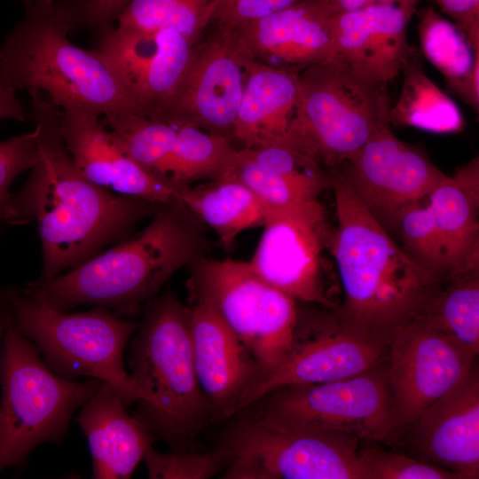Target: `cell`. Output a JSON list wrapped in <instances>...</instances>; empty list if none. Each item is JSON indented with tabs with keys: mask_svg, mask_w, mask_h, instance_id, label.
Masks as SVG:
<instances>
[{
	"mask_svg": "<svg viewBox=\"0 0 479 479\" xmlns=\"http://www.w3.org/2000/svg\"><path fill=\"white\" fill-rule=\"evenodd\" d=\"M39 161L12 194L7 222H35L42 247L41 282L71 270L123 240L161 204L108 192L75 165L59 130L60 109L30 92Z\"/></svg>",
	"mask_w": 479,
	"mask_h": 479,
	"instance_id": "obj_1",
	"label": "cell"
},
{
	"mask_svg": "<svg viewBox=\"0 0 479 479\" xmlns=\"http://www.w3.org/2000/svg\"><path fill=\"white\" fill-rule=\"evenodd\" d=\"M207 240L204 225L176 200L161 204L141 231L66 273L27 287L57 310L92 305L136 317L174 273L205 255Z\"/></svg>",
	"mask_w": 479,
	"mask_h": 479,
	"instance_id": "obj_2",
	"label": "cell"
},
{
	"mask_svg": "<svg viewBox=\"0 0 479 479\" xmlns=\"http://www.w3.org/2000/svg\"><path fill=\"white\" fill-rule=\"evenodd\" d=\"M330 176L337 222L330 252L343 293L335 312L343 323L389 342L442 283L403 250L338 174Z\"/></svg>",
	"mask_w": 479,
	"mask_h": 479,
	"instance_id": "obj_3",
	"label": "cell"
},
{
	"mask_svg": "<svg viewBox=\"0 0 479 479\" xmlns=\"http://www.w3.org/2000/svg\"><path fill=\"white\" fill-rule=\"evenodd\" d=\"M53 0H34L0 46V86L39 91L61 111L139 113L96 50H83Z\"/></svg>",
	"mask_w": 479,
	"mask_h": 479,
	"instance_id": "obj_4",
	"label": "cell"
},
{
	"mask_svg": "<svg viewBox=\"0 0 479 479\" xmlns=\"http://www.w3.org/2000/svg\"><path fill=\"white\" fill-rule=\"evenodd\" d=\"M142 311L128 365L149 402L137 407L136 417L174 451H182L212 421L195 371L189 308L166 291Z\"/></svg>",
	"mask_w": 479,
	"mask_h": 479,
	"instance_id": "obj_5",
	"label": "cell"
},
{
	"mask_svg": "<svg viewBox=\"0 0 479 479\" xmlns=\"http://www.w3.org/2000/svg\"><path fill=\"white\" fill-rule=\"evenodd\" d=\"M17 330L38 349L46 365L68 380L98 379L110 384L126 406L148 404L147 395L125 369V347L138 323L93 307L84 312L57 310L27 286L0 292Z\"/></svg>",
	"mask_w": 479,
	"mask_h": 479,
	"instance_id": "obj_6",
	"label": "cell"
},
{
	"mask_svg": "<svg viewBox=\"0 0 479 479\" xmlns=\"http://www.w3.org/2000/svg\"><path fill=\"white\" fill-rule=\"evenodd\" d=\"M385 83L333 58L299 74L298 100L287 143L329 174L384 124L391 107Z\"/></svg>",
	"mask_w": 479,
	"mask_h": 479,
	"instance_id": "obj_7",
	"label": "cell"
},
{
	"mask_svg": "<svg viewBox=\"0 0 479 479\" xmlns=\"http://www.w3.org/2000/svg\"><path fill=\"white\" fill-rule=\"evenodd\" d=\"M100 383L54 373L35 344L17 330L6 308L0 350V473L22 464L36 446L60 441L74 412Z\"/></svg>",
	"mask_w": 479,
	"mask_h": 479,
	"instance_id": "obj_8",
	"label": "cell"
},
{
	"mask_svg": "<svg viewBox=\"0 0 479 479\" xmlns=\"http://www.w3.org/2000/svg\"><path fill=\"white\" fill-rule=\"evenodd\" d=\"M236 415L220 444L230 453L222 478L365 479L352 434Z\"/></svg>",
	"mask_w": 479,
	"mask_h": 479,
	"instance_id": "obj_9",
	"label": "cell"
},
{
	"mask_svg": "<svg viewBox=\"0 0 479 479\" xmlns=\"http://www.w3.org/2000/svg\"><path fill=\"white\" fill-rule=\"evenodd\" d=\"M188 267L189 289L213 303L254 357L260 376L276 367L293 343L297 301L263 280L248 262L204 255Z\"/></svg>",
	"mask_w": 479,
	"mask_h": 479,
	"instance_id": "obj_10",
	"label": "cell"
},
{
	"mask_svg": "<svg viewBox=\"0 0 479 479\" xmlns=\"http://www.w3.org/2000/svg\"><path fill=\"white\" fill-rule=\"evenodd\" d=\"M239 412L285 425L345 432L371 443L384 441L397 428L386 360L350 378L278 389Z\"/></svg>",
	"mask_w": 479,
	"mask_h": 479,
	"instance_id": "obj_11",
	"label": "cell"
},
{
	"mask_svg": "<svg viewBox=\"0 0 479 479\" xmlns=\"http://www.w3.org/2000/svg\"><path fill=\"white\" fill-rule=\"evenodd\" d=\"M248 262L263 280L297 302L337 310L330 252L334 226L319 200L271 210Z\"/></svg>",
	"mask_w": 479,
	"mask_h": 479,
	"instance_id": "obj_12",
	"label": "cell"
},
{
	"mask_svg": "<svg viewBox=\"0 0 479 479\" xmlns=\"http://www.w3.org/2000/svg\"><path fill=\"white\" fill-rule=\"evenodd\" d=\"M333 312L311 314L298 309L294 340L287 355L248 389L235 415L278 389L350 378L386 360L389 341L343 323Z\"/></svg>",
	"mask_w": 479,
	"mask_h": 479,
	"instance_id": "obj_13",
	"label": "cell"
},
{
	"mask_svg": "<svg viewBox=\"0 0 479 479\" xmlns=\"http://www.w3.org/2000/svg\"><path fill=\"white\" fill-rule=\"evenodd\" d=\"M331 173L342 177L389 232L400 213L425 199L444 176L422 147L396 137L390 124L379 128Z\"/></svg>",
	"mask_w": 479,
	"mask_h": 479,
	"instance_id": "obj_14",
	"label": "cell"
},
{
	"mask_svg": "<svg viewBox=\"0 0 479 479\" xmlns=\"http://www.w3.org/2000/svg\"><path fill=\"white\" fill-rule=\"evenodd\" d=\"M476 355L451 336L412 321L390 337L386 366L397 428H410L462 381Z\"/></svg>",
	"mask_w": 479,
	"mask_h": 479,
	"instance_id": "obj_15",
	"label": "cell"
},
{
	"mask_svg": "<svg viewBox=\"0 0 479 479\" xmlns=\"http://www.w3.org/2000/svg\"><path fill=\"white\" fill-rule=\"evenodd\" d=\"M232 31L216 27L194 45L187 70L158 117L229 139L241 101L247 63Z\"/></svg>",
	"mask_w": 479,
	"mask_h": 479,
	"instance_id": "obj_16",
	"label": "cell"
},
{
	"mask_svg": "<svg viewBox=\"0 0 479 479\" xmlns=\"http://www.w3.org/2000/svg\"><path fill=\"white\" fill-rule=\"evenodd\" d=\"M95 48L140 114L159 117L177 91L194 43L169 29L109 26L95 34Z\"/></svg>",
	"mask_w": 479,
	"mask_h": 479,
	"instance_id": "obj_17",
	"label": "cell"
},
{
	"mask_svg": "<svg viewBox=\"0 0 479 479\" xmlns=\"http://www.w3.org/2000/svg\"><path fill=\"white\" fill-rule=\"evenodd\" d=\"M189 322L195 371L212 421L232 418L260 368L213 303L190 289Z\"/></svg>",
	"mask_w": 479,
	"mask_h": 479,
	"instance_id": "obj_18",
	"label": "cell"
},
{
	"mask_svg": "<svg viewBox=\"0 0 479 479\" xmlns=\"http://www.w3.org/2000/svg\"><path fill=\"white\" fill-rule=\"evenodd\" d=\"M419 0L376 3L334 12V58L373 81L388 84L417 52L407 29Z\"/></svg>",
	"mask_w": 479,
	"mask_h": 479,
	"instance_id": "obj_19",
	"label": "cell"
},
{
	"mask_svg": "<svg viewBox=\"0 0 479 479\" xmlns=\"http://www.w3.org/2000/svg\"><path fill=\"white\" fill-rule=\"evenodd\" d=\"M326 0H302L232 31L243 55L295 74L334 58Z\"/></svg>",
	"mask_w": 479,
	"mask_h": 479,
	"instance_id": "obj_20",
	"label": "cell"
},
{
	"mask_svg": "<svg viewBox=\"0 0 479 479\" xmlns=\"http://www.w3.org/2000/svg\"><path fill=\"white\" fill-rule=\"evenodd\" d=\"M59 130L76 168L98 186L159 204L179 200V189L140 166L103 125L98 114L85 109L61 111Z\"/></svg>",
	"mask_w": 479,
	"mask_h": 479,
	"instance_id": "obj_21",
	"label": "cell"
},
{
	"mask_svg": "<svg viewBox=\"0 0 479 479\" xmlns=\"http://www.w3.org/2000/svg\"><path fill=\"white\" fill-rule=\"evenodd\" d=\"M409 428L412 444L422 460L461 479H477L479 375L475 367L424 410Z\"/></svg>",
	"mask_w": 479,
	"mask_h": 479,
	"instance_id": "obj_22",
	"label": "cell"
},
{
	"mask_svg": "<svg viewBox=\"0 0 479 479\" xmlns=\"http://www.w3.org/2000/svg\"><path fill=\"white\" fill-rule=\"evenodd\" d=\"M436 237L440 280L479 267V158L441 178L427 196Z\"/></svg>",
	"mask_w": 479,
	"mask_h": 479,
	"instance_id": "obj_23",
	"label": "cell"
},
{
	"mask_svg": "<svg viewBox=\"0 0 479 479\" xmlns=\"http://www.w3.org/2000/svg\"><path fill=\"white\" fill-rule=\"evenodd\" d=\"M125 407L116 390L101 381L75 418L88 441L93 478H130L156 438Z\"/></svg>",
	"mask_w": 479,
	"mask_h": 479,
	"instance_id": "obj_24",
	"label": "cell"
},
{
	"mask_svg": "<svg viewBox=\"0 0 479 479\" xmlns=\"http://www.w3.org/2000/svg\"><path fill=\"white\" fill-rule=\"evenodd\" d=\"M298 90L299 74L248 59L232 143L239 149L288 145Z\"/></svg>",
	"mask_w": 479,
	"mask_h": 479,
	"instance_id": "obj_25",
	"label": "cell"
},
{
	"mask_svg": "<svg viewBox=\"0 0 479 479\" xmlns=\"http://www.w3.org/2000/svg\"><path fill=\"white\" fill-rule=\"evenodd\" d=\"M179 200L216 232L225 249L244 231L263 226L271 212L247 187L225 177L181 187Z\"/></svg>",
	"mask_w": 479,
	"mask_h": 479,
	"instance_id": "obj_26",
	"label": "cell"
},
{
	"mask_svg": "<svg viewBox=\"0 0 479 479\" xmlns=\"http://www.w3.org/2000/svg\"><path fill=\"white\" fill-rule=\"evenodd\" d=\"M418 34L424 57L442 74L448 88L478 114L479 50L431 6L420 11Z\"/></svg>",
	"mask_w": 479,
	"mask_h": 479,
	"instance_id": "obj_27",
	"label": "cell"
},
{
	"mask_svg": "<svg viewBox=\"0 0 479 479\" xmlns=\"http://www.w3.org/2000/svg\"><path fill=\"white\" fill-rule=\"evenodd\" d=\"M398 99L391 105L389 124L412 127L436 134L461 132L465 127L462 113L425 73L417 52L403 67Z\"/></svg>",
	"mask_w": 479,
	"mask_h": 479,
	"instance_id": "obj_28",
	"label": "cell"
},
{
	"mask_svg": "<svg viewBox=\"0 0 479 479\" xmlns=\"http://www.w3.org/2000/svg\"><path fill=\"white\" fill-rule=\"evenodd\" d=\"M415 321L445 334L475 355L479 352V267L442 284Z\"/></svg>",
	"mask_w": 479,
	"mask_h": 479,
	"instance_id": "obj_29",
	"label": "cell"
},
{
	"mask_svg": "<svg viewBox=\"0 0 479 479\" xmlns=\"http://www.w3.org/2000/svg\"><path fill=\"white\" fill-rule=\"evenodd\" d=\"M177 144L168 181L181 187L223 177L238 148L227 138L188 125H177Z\"/></svg>",
	"mask_w": 479,
	"mask_h": 479,
	"instance_id": "obj_30",
	"label": "cell"
},
{
	"mask_svg": "<svg viewBox=\"0 0 479 479\" xmlns=\"http://www.w3.org/2000/svg\"><path fill=\"white\" fill-rule=\"evenodd\" d=\"M217 0H130L114 25L128 29H169L196 44L212 22Z\"/></svg>",
	"mask_w": 479,
	"mask_h": 479,
	"instance_id": "obj_31",
	"label": "cell"
},
{
	"mask_svg": "<svg viewBox=\"0 0 479 479\" xmlns=\"http://www.w3.org/2000/svg\"><path fill=\"white\" fill-rule=\"evenodd\" d=\"M223 177L244 185L271 210L294 208L319 200V196L309 189L260 167L239 148L233 162Z\"/></svg>",
	"mask_w": 479,
	"mask_h": 479,
	"instance_id": "obj_32",
	"label": "cell"
},
{
	"mask_svg": "<svg viewBox=\"0 0 479 479\" xmlns=\"http://www.w3.org/2000/svg\"><path fill=\"white\" fill-rule=\"evenodd\" d=\"M144 459L149 478L208 479L224 471L230 460V453L220 445L202 453L185 451L162 453L152 446Z\"/></svg>",
	"mask_w": 479,
	"mask_h": 479,
	"instance_id": "obj_33",
	"label": "cell"
},
{
	"mask_svg": "<svg viewBox=\"0 0 479 479\" xmlns=\"http://www.w3.org/2000/svg\"><path fill=\"white\" fill-rule=\"evenodd\" d=\"M358 455L365 479H461L438 466L375 444L359 447Z\"/></svg>",
	"mask_w": 479,
	"mask_h": 479,
	"instance_id": "obj_34",
	"label": "cell"
},
{
	"mask_svg": "<svg viewBox=\"0 0 479 479\" xmlns=\"http://www.w3.org/2000/svg\"><path fill=\"white\" fill-rule=\"evenodd\" d=\"M37 131L13 136L0 141V225L7 222L12 182L39 161Z\"/></svg>",
	"mask_w": 479,
	"mask_h": 479,
	"instance_id": "obj_35",
	"label": "cell"
},
{
	"mask_svg": "<svg viewBox=\"0 0 479 479\" xmlns=\"http://www.w3.org/2000/svg\"><path fill=\"white\" fill-rule=\"evenodd\" d=\"M130 0H58L59 7L70 29H87L94 34L112 26Z\"/></svg>",
	"mask_w": 479,
	"mask_h": 479,
	"instance_id": "obj_36",
	"label": "cell"
},
{
	"mask_svg": "<svg viewBox=\"0 0 479 479\" xmlns=\"http://www.w3.org/2000/svg\"><path fill=\"white\" fill-rule=\"evenodd\" d=\"M302 0H217L212 22L234 31Z\"/></svg>",
	"mask_w": 479,
	"mask_h": 479,
	"instance_id": "obj_37",
	"label": "cell"
},
{
	"mask_svg": "<svg viewBox=\"0 0 479 479\" xmlns=\"http://www.w3.org/2000/svg\"><path fill=\"white\" fill-rule=\"evenodd\" d=\"M429 1L453 20L474 49L479 50V0Z\"/></svg>",
	"mask_w": 479,
	"mask_h": 479,
	"instance_id": "obj_38",
	"label": "cell"
},
{
	"mask_svg": "<svg viewBox=\"0 0 479 479\" xmlns=\"http://www.w3.org/2000/svg\"><path fill=\"white\" fill-rule=\"evenodd\" d=\"M2 119L27 122L30 119V114L17 98L16 91L0 86V120Z\"/></svg>",
	"mask_w": 479,
	"mask_h": 479,
	"instance_id": "obj_39",
	"label": "cell"
},
{
	"mask_svg": "<svg viewBox=\"0 0 479 479\" xmlns=\"http://www.w3.org/2000/svg\"><path fill=\"white\" fill-rule=\"evenodd\" d=\"M397 1L399 0H326L334 12L354 11L376 3Z\"/></svg>",
	"mask_w": 479,
	"mask_h": 479,
	"instance_id": "obj_40",
	"label": "cell"
},
{
	"mask_svg": "<svg viewBox=\"0 0 479 479\" xmlns=\"http://www.w3.org/2000/svg\"><path fill=\"white\" fill-rule=\"evenodd\" d=\"M0 235H1V226H0ZM6 322V307L0 298V350L3 342V336L5 329Z\"/></svg>",
	"mask_w": 479,
	"mask_h": 479,
	"instance_id": "obj_41",
	"label": "cell"
},
{
	"mask_svg": "<svg viewBox=\"0 0 479 479\" xmlns=\"http://www.w3.org/2000/svg\"><path fill=\"white\" fill-rule=\"evenodd\" d=\"M21 1L24 3V4L26 5V7H27L28 5H30V4H32V2H33L34 0H21Z\"/></svg>",
	"mask_w": 479,
	"mask_h": 479,
	"instance_id": "obj_42",
	"label": "cell"
}]
</instances>
